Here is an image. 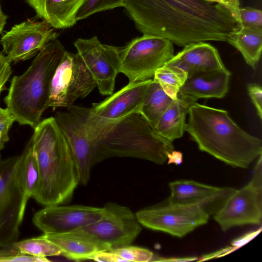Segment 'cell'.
Listing matches in <instances>:
<instances>
[{"label": "cell", "mask_w": 262, "mask_h": 262, "mask_svg": "<svg viewBox=\"0 0 262 262\" xmlns=\"http://www.w3.org/2000/svg\"><path fill=\"white\" fill-rule=\"evenodd\" d=\"M123 7L142 34L184 47L207 41H227L238 23L205 15L176 0H124Z\"/></svg>", "instance_id": "1"}, {"label": "cell", "mask_w": 262, "mask_h": 262, "mask_svg": "<svg viewBox=\"0 0 262 262\" xmlns=\"http://www.w3.org/2000/svg\"><path fill=\"white\" fill-rule=\"evenodd\" d=\"M67 109L84 124L92 146L94 165L114 157H133L163 164L167 154L174 149L172 142L157 135L139 113L111 121L93 115L89 108L73 104Z\"/></svg>", "instance_id": "2"}, {"label": "cell", "mask_w": 262, "mask_h": 262, "mask_svg": "<svg viewBox=\"0 0 262 262\" xmlns=\"http://www.w3.org/2000/svg\"><path fill=\"white\" fill-rule=\"evenodd\" d=\"M188 114L185 130L201 151L243 168L261 155V140L241 128L227 111L196 102Z\"/></svg>", "instance_id": "3"}, {"label": "cell", "mask_w": 262, "mask_h": 262, "mask_svg": "<svg viewBox=\"0 0 262 262\" xmlns=\"http://www.w3.org/2000/svg\"><path fill=\"white\" fill-rule=\"evenodd\" d=\"M37 161L39 183L33 198L47 206L71 200L79 183L70 145L54 117L42 120L30 141Z\"/></svg>", "instance_id": "4"}, {"label": "cell", "mask_w": 262, "mask_h": 262, "mask_svg": "<svg viewBox=\"0 0 262 262\" xmlns=\"http://www.w3.org/2000/svg\"><path fill=\"white\" fill-rule=\"evenodd\" d=\"M66 51L58 39L49 42L24 73L12 78L4 101L19 124L34 128L42 120L54 74Z\"/></svg>", "instance_id": "5"}, {"label": "cell", "mask_w": 262, "mask_h": 262, "mask_svg": "<svg viewBox=\"0 0 262 262\" xmlns=\"http://www.w3.org/2000/svg\"><path fill=\"white\" fill-rule=\"evenodd\" d=\"M173 56V43L170 40L143 34L120 49V73L127 77L129 82L150 79Z\"/></svg>", "instance_id": "6"}, {"label": "cell", "mask_w": 262, "mask_h": 262, "mask_svg": "<svg viewBox=\"0 0 262 262\" xmlns=\"http://www.w3.org/2000/svg\"><path fill=\"white\" fill-rule=\"evenodd\" d=\"M20 160H0V248L17 241L27 203L18 179Z\"/></svg>", "instance_id": "7"}, {"label": "cell", "mask_w": 262, "mask_h": 262, "mask_svg": "<svg viewBox=\"0 0 262 262\" xmlns=\"http://www.w3.org/2000/svg\"><path fill=\"white\" fill-rule=\"evenodd\" d=\"M96 87L78 54L66 51L52 80L48 107L68 108L78 99L87 96Z\"/></svg>", "instance_id": "8"}, {"label": "cell", "mask_w": 262, "mask_h": 262, "mask_svg": "<svg viewBox=\"0 0 262 262\" xmlns=\"http://www.w3.org/2000/svg\"><path fill=\"white\" fill-rule=\"evenodd\" d=\"M140 225L182 237L207 223L209 215L196 203L158 205L136 213Z\"/></svg>", "instance_id": "9"}, {"label": "cell", "mask_w": 262, "mask_h": 262, "mask_svg": "<svg viewBox=\"0 0 262 262\" xmlns=\"http://www.w3.org/2000/svg\"><path fill=\"white\" fill-rule=\"evenodd\" d=\"M80 57L94 78L99 93L111 95L120 73V48L102 43L97 36L78 38L74 42Z\"/></svg>", "instance_id": "10"}, {"label": "cell", "mask_w": 262, "mask_h": 262, "mask_svg": "<svg viewBox=\"0 0 262 262\" xmlns=\"http://www.w3.org/2000/svg\"><path fill=\"white\" fill-rule=\"evenodd\" d=\"M58 34L45 21L30 20L15 25L1 38L5 56L11 63L31 58Z\"/></svg>", "instance_id": "11"}, {"label": "cell", "mask_w": 262, "mask_h": 262, "mask_svg": "<svg viewBox=\"0 0 262 262\" xmlns=\"http://www.w3.org/2000/svg\"><path fill=\"white\" fill-rule=\"evenodd\" d=\"M103 217L82 227L111 250L130 245L142 230L136 215L127 207L114 202L106 203Z\"/></svg>", "instance_id": "12"}, {"label": "cell", "mask_w": 262, "mask_h": 262, "mask_svg": "<svg viewBox=\"0 0 262 262\" xmlns=\"http://www.w3.org/2000/svg\"><path fill=\"white\" fill-rule=\"evenodd\" d=\"M104 213L103 207L53 205L36 212L32 222L44 234H60L91 225L101 219Z\"/></svg>", "instance_id": "13"}, {"label": "cell", "mask_w": 262, "mask_h": 262, "mask_svg": "<svg viewBox=\"0 0 262 262\" xmlns=\"http://www.w3.org/2000/svg\"><path fill=\"white\" fill-rule=\"evenodd\" d=\"M214 219L223 231L238 226L259 225L262 219V186L251 181L229 198Z\"/></svg>", "instance_id": "14"}, {"label": "cell", "mask_w": 262, "mask_h": 262, "mask_svg": "<svg viewBox=\"0 0 262 262\" xmlns=\"http://www.w3.org/2000/svg\"><path fill=\"white\" fill-rule=\"evenodd\" d=\"M54 117L71 148L79 183L86 185L94 165L92 146L84 124L79 116L68 110L57 111Z\"/></svg>", "instance_id": "15"}, {"label": "cell", "mask_w": 262, "mask_h": 262, "mask_svg": "<svg viewBox=\"0 0 262 262\" xmlns=\"http://www.w3.org/2000/svg\"><path fill=\"white\" fill-rule=\"evenodd\" d=\"M169 204H199L210 216L215 215L236 191L230 187H217L190 180L169 183Z\"/></svg>", "instance_id": "16"}, {"label": "cell", "mask_w": 262, "mask_h": 262, "mask_svg": "<svg viewBox=\"0 0 262 262\" xmlns=\"http://www.w3.org/2000/svg\"><path fill=\"white\" fill-rule=\"evenodd\" d=\"M151 79L129 82L114 94L89 110L91 114L105 121H115L139 113Z\"/></svg>", "instance_id": "17"}, {"label": "cell", "mask_w": 262, "mask_h": 262, "mask_svg": "<svg viewBox=\"0 0 262 262\" xmlns=\"http://www.w3.org/2000/svg\"><path fill=\"white\" fill-rule=\"evenodd\" d=\"M231 73L226 68L187 75L178 97L194 103L200 98H222L229 89Z\"/></svg>", "instance_id": "18"}, {"label": "cell", "mask_w": 262, "mask_h": 262, "mask_svg": "<svg viewBox=\"0 0 262 262\" xmlns=\"http://www.w3.org/2000/svg\"><path fill=\"white\" fill-rule=\"evenodd\" d=\"M177 68L187 75L213 70L226 69L217 50L204 41L190 43L165 64Z\"/></svg>", "instance_id": "19"}, {"label": "cell", "mask_w": 262, "mask_h": 262, "mask_svg": "<svg viewBox=\"0 0 262 262\" xmlns=\"http://www.w3.org/2000/svg\"><path fill=\"white\" fill-rule=\"evenodd\" d=\"M61 250V255L80 261L91 259L94 255L111 249L95 235L82 228L60 234H43Z\"/></svg>", "instance_id": "20"}, {"label": "cell", "mask_w": 262, "mask_h": 262, "mask_svg": "<svg viewBox=\"0 0 262 262\" xmlns=\"http://www.w3.org/2000/svg\"><path fill=\"white\" fill-rule=\"evenodd\" d=\"M38 17L55 29L74 26L77 12L84 0H25Z\"/></svg>", "instance_id": "21"}, {"label": "cell", "mask_w": 262, "mask_h": 262, "mask_svg": "<svg viewBox=\"0 0 262 262\" xmlns=\"http://www.w3.org/2000/svg\"><path fill=\"white\" fill-rule=\"evenodd\" d=\"M192 104L178 97L160 118L153 128L155 132L171 142L181 138L185 131L186 117Z\"/></svg>", "instance_id": "22"}, {"label": "cell", "mask_w": 262, "mask_h": 262, "mask_svg": "<svg viewBox=\"0 0 262 262\" xmlns=\"http://www.w3.org/2000/svg\"><path fill=\"white\" fill-rule=\"evenodd\" d=\"M227 42L241 52L249 66L255 68L261 54V30L241 27L230 35Z\"/></svg>", "instance_id": "23"}, {"label": "cell", "mask_w": 262, "mask_h": 262, "mask_svg": "<svg viewBox=\"0 0 262 262\" xmlns=\"http://www.w3.org/2000/svg\"><path fill=\"white\" fill-rule=\"evenodd\" d=\"M173 100L164 91L160 85L152 79L146 91L139 113L154 128Z\"/></svg>", "instance_id": "24"}, {"label": "cell", "mask_w": 262, "mask_h": 262, "mask_svg": "<svg viewBox=\"0 0 262 262\" xmlns=\"http://www.w3.org/2000/svg\"><path fill=\"white\" fill-rule=\"evenodd\" d=\"M18 179L27 202L35 195L39 183L38 165L31 144L29 142L20 155Z\"/></svg>", "instance_id": "25"}, {"label": "cell", "mask_w": 262, "mask_h": 262, "mask_svg": "<svg viewBox=\"0 0 262 262\" xmlns=\"http://www.w3.org/2000/svg\"><path fill=\"white\" fill-rule=\"evenodd\" d=\"M187 77L183 70L171 66L164 65L156 70L153 80L158 82L164 91L173 100L178 94Z\"/></svg>", "instance_id": "26"}, {"label": "cell", "mask_w": 262, "mask_h": 262, "mask_svg": "<svg viewBox=\"0 0 262 262\" xmlns=\"http://www.w3.org/2000/svg\"><path fill=\"white\" fill-rule=\"evenodd\" d=\"M13 246L23 254L36 257L61 255V250L55 243L42 236L16 242Z\"/></svg>", "instance_id": "27"}, {"label": "cell", "mask_w": 262, "mask_h": 262, "mask_svg": "<svg viewBox=\"0 0 262 262\" xmlns=\"http://www.w3.org/2000/svg\"><path fill=\"white\" fill-rule=\"evenodd\" d=\"M209 17L231 22L238 23L236 14L222 3H214L208 0H176Z\"/></svg>", "instance_id": "28"}, {"label": "cell", "mask_w": 262, "mask_h": 262, "mask_svg": "<svg viewBox=\"0 0 262 262\" xmlns=\"http://www.w3.org/2000/svg\"><path fill=\"white\" fill-rule=\"evenodd\" d=\"M123 6L124 0H84L77 12L76 20H80L94 14Z\"/></svg>", "instance_id": "29"}, {"label": "cell", "mask_w": 262, "mask_h": 262, "mask_svg": "<svg viewBox=\"0 0 262 262\" xmlns=\"http://www.w3.org/2000/svg\"><path fill=\"white\" fill-rule=\"evenodd\" d=\"M111 250L117 254L124 261H150L154 256V254L148 249L130 245Z\"/></svg>", "instance_id": "30"}, {"label": "cell", "mask_w": 262, "mask_h": 262, "mask_svg": "<svg viewBox=\"0 0 262 262\" xmlns=\"http://www.w3.org/2000/svg\"><path fill=\"white\" fill-rule=\"evenodd\" d=\"M47 257L21 254L13 244L0 248V262H48Z\"/></svg>", "instance_id": "31"}, {"label": "cell", "mask_w": 262, "mask_h": 262, "mask_svg": "<svg viewBox=\"0 0 262 262\" xmlns=\"http://www.w3.org/2000/svg\"><path fill=\"white\" fill-rule=\"evenodd\" d=\"M239 16L241 27L262 30V12L251 7L240 8Z\"/></svg>", "instance_id": "32"}, {"label": "cell", "mask_w": 262, "mask_h": 262, "mask_svg": "<svg viewBox=\"0 0 262 262\" xmlns=\"http://www.w3.org/2000/svg\"><path fill=\"white\" fill-rule=\"evenodd\" d=\"M248 94L254 105L257 114L260 119L262 118V89L257 83H250L247 86Z\"/></svg>", "instance_id": "33"}, {"label": "cell", "mask_w": 262, "mask_h": 262, "mask_svg": "<svg viewBox=\"0 0 262 262\" xmlns=\"http://www.w3.org/2000/svg\"><path fill=\"white\" fill-rule=\"evenodd\" d=\"M14 121L15 119L10 111L0 106V134L9 137V130Z\"/></svg>", "instance_id": "34"}, {"label": "cell", "mask_w": 262, "mask_h": 262, "mask_svg": "<svg viewBox=\"0 0 262 262\" xmlns=\"http://www.w3.org/2000/svg\"><path fill=\"white\" fill-rule=\"evenodd\" d=\"M12 72L10 63L6 56L0 53V94L9 79Z\"/></svg>", "instance_id": "35"}, {"label": "cell", "mask_w": 262, "mask_h": 262, "mask_svg": "<svg viewBox=\"0 0 262 262\" xmlns=\"http://www.w3.org/2000/svg\"><path fill=\"white\" fill-rule=\"evenodd\" d=\"M91 259L97 261L118 262L124 261L117 254L110 250L99 252L92 257Z\"/></svg>", "instance_id": "36"}, {"label": "cell", "mask_w": 262, "mask_h": 262, "mask_svg": "<svg viewBox=\"0 0 262 262\" xmlns=\"http://www.w3.org/2000/svg\"><path fill=\"white\" fill-rule=\"evenodd\" d=\"M167 160H168V164H174L180 165L182 163L183 155L179 151H172L167 154Z\"/></svg>", "instance_id": "37"}, {"label": "cell", "mask_w": 262, "mask_h": 262, "mask_svg": "<svg viewBox=\"0 0 262 262\" xmlns=\"http://www.w3.org/2000/svg\"><path fill=\"white\" fill-rule=\"evenodd\" d=\"M260 230L261 229H259V230H257L255 232L246 234L244 236L235 239L232 243V247H234L235 249H236L239 247L242 246L243 244L246 243L253 237H254L255 235H256L260 231Z\"/></svg>", "instance_id": "38"}, {"label": "cell", "mask_w": 262, "mask_h": 262, "mask_svg": "<svg viewBox=\"0 0 262 262\" xmlns=\"http://www.w3.org/2000/svg\"><path fill=\"white\" fill-rule=\"evenodd\" d=\"M1 1V0H0V33L3 32L8 18V16L4 13L2 10Z\"/></svg>", "instance_id": "39"}, {"label": "cell", "mask_w": 262, "mask_h": 262, "mask_svg": "<svg viewBox=\"0 0 262 262\" xmlns=\"http://www.w3.org/2000/svg\"><path fill=\"white\" fill-rule=\"evenodd\" d=\"M9 137L0 134V160H1V151L4 148L5 144L8 141Z\"/></svg>", "instance_id": "40"}]
</instances>
